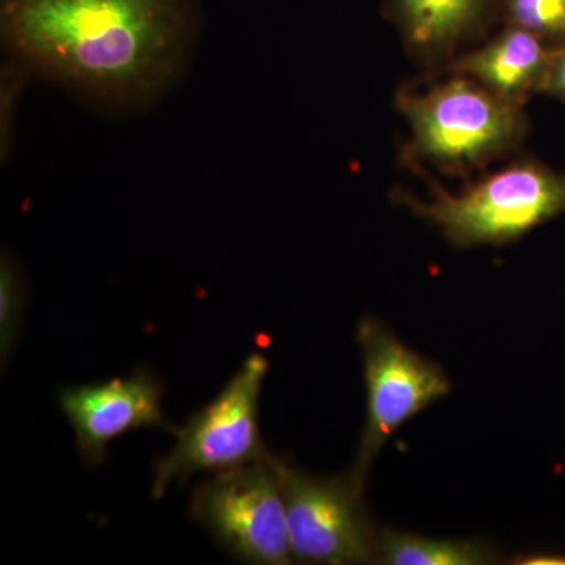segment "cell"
Instances as JSON below:
<instances>
[{"mask_svg":"<svg viewBox=\"0 0 565 565\" xmlns=\"http://www.w3.org/2000/svg\"><path fill=\"white\" fill-rule=\"evenodd\" d=\"M281 457L214 473L193 489L191 516L245 564L294 561L286 519Z\"/></svg>","mask_w":565,"mask_h":565,"instance_id":"5","label":"cell"},{"mask_svg":"<svg viewBox=\"0 0 565 565\" xmlns=\"http://www.w3.org/2000/svg\"><path fill=\"white\" fill-rule=\"evenodd\" d=\"M497 0H386L408 52L426 65H448L460 47L484 32Z\"/></svg>","mask_w":565,"mask_h":565,"instance_id":"9","label":"cell"},{"mask_svg":"<svg viewBox=\"0 0 565 565\" xmlns=\"http://www.w3.org/2000/svg\"><path fill=\"white\" fill-rule=\"evenodd\" d=\"M289 542L294 561L308 564H379L375 530L364 489L351 475L316 476L280 459Z\"/></svg>","mask_w":565,"mask_h":565,"instance_id":"7","label":"cell"},{"mask_svg":"<svg viewBox=\"0 0 565 565\" xmlns=\"http://www.w3.org/2000/svg\"><path fill=\"white\" fill-rule=\"evenodd\" d=\"M553 50L533 33L505 24L482 46L462 52L448 63V71L463 74L505 102L525 107L542 93Z\"/></svg>","mask_w":565,"mask_h":565,"instance_id":"10","label":"cell"},{"mask_svg":"<svg viewBox=\"0 0 565 565\" xmlns=\"http://www.w3.org/2000/svg\"><path fill=\"white\" fill-rule=\"evenodd\" d=\"M519 564L525 565H565L564 555H533L520 557Z\"/></svg>","mask_w":565,"mask_h":565,"instance_id":"16","label":"cell"},{"mask_svg":"<svg viewBox=\"0 0 565 565\" xmlns=\"http://www.w3.org/2000/svg\"><path fill=\"white\" fill-rule=\"evenodd\" d=\"M163 393L161 379L147 367L126 379L58 390V408L73 427L85 467L106 462L111 441L132 430L162 429L177 435L180 427L163 414Z\"/></svg>","mask_w":565,"mask_h":565,"instance_id":"8","label":"cell"},{"mask_svg":"<svg viewBox=\"0 0 565 565\" xmlns=\"http://www.w3.org/2000/svg\"><path fill=\"white\" fill-rule=\"evenodd\" d=\"M366 384V423L349 475L366 486L371 465L388 438L408 419L451 393L440 364L424 359L377 319H362L356 329Z\"/></svg>","mask_w":565,"mask_h":565,"instance_id":"6","label":"cell"},{"mask_svg":"<svg viewBox=\"0 0 565 565\" xmlns=\"http://www.w3.org/2000/svg\"><path fill=\"white\" fill-rule=\"evenodd\" d=\"M542 93L565 104V47L553 51Z\"/></svg>","mask_w":565,"mask_h":565,"instance_id":"15","label":"cell"},{"mask_svg":"<svg viewBox=\"0 0 565 565\" xmlns=\"http://www.w3.org/2000/svg\"><path fill=\"white\" fill-rule=\"evenodd\" d=\"M200 35L199 0H0L6 61L107 118L180 87Z\"/></svg>","mask_w":565,"mask_h":565,"instance_id":"1","label":"cell"},{"mask_svg":"<svg viewBox=\"0 0 565 565\" xmlns=\"http://www.w3.org/2000/svg\"><path fill=\"white\" fill-rule=\"evenodd\" d=\"M267 373L266 356L250 353L217 397L178 429L172 451L152 463L154 500H161L173 481L185 484L196 473H221L274 456L259 427Z\"/></svg>","mask_w":565,"mask_h":565,"instance_id":"4","label":"cell"},{"mask_svg":"<svg viewBox=\"0 0 565 565\" xmlns=\"http://www.w3.org/2000/svg\"><path fill=\"white\" fill-rule=\"evenodd\" d=\"M25 303L28 286L20 263L10 252H3L0 259V359L3 366L20 340Z\"/></svg>","mask_w":565,"mask_h":565,"instance_id":"12","label":"cell"},{"mask_svg":"<svg viewBox=\"0 0 565 565\" xmlns=\"http://www.w3.org/2000/svg\"><path fill=\"white\" fill-rule=\"evenodd\" d=\"M505 24L533 33L550 50L565 47V0H503Z\"/></svg>","mask_w":565,"mask_h":565,"instance_id":"13","label":"cell"},{"mask_svg":"<svg viewBox=\"0 0 565 565\" xmlns=\"http://www.w3.org/2000/svg\"><path fill=\"white\" fill-rule=\"evenodd\" d=\"M426 88H405L396 107L411 129L407 162L470 174L519 150L527 132L523 106L451 73Z\"/></svg>","mask_w":565,"mask_h":565,"instance_id":"2","label":"cell"},{"mask_svg":"<svg viewBox=\"0 0 565 565\" xmlns=\"http://www.w3.org/2000/svg\"><path fill=\"white\" fill-rule=\"evenodd\" d=\"M28 74L18 68L13 63L7 62L2 65V110H0V143H2V158L10 154L11 131H13V118L17 104L20 102L21 92L24 90L25 82H29Z\"/></svg>","mask_w":565,"mask_h":565,"instance_id":"14","label":"cell"},{"mask_svg":"<svg viewBox=\"0 0 565 565\" xmlns=\"http://www.w3.org/2000/svg\"><path fill=\"white\" fill-rule=\"evenodd\" d=\"M393 196L456 247L504 245L565 214V173L519 159L456 193L433 184L424 200L405 191Z\"/></svg>","mask_w":565,"mask_h":565,"instance_id":"3","label":"cell"},{"mask_svg":"<svg viewBox=\"0 0 565 565\" xmlns=\"http://www.w3.org/2000/svg\"><path fill=\"white\" fill-rule=\"evenodd\" d=\"M498 563L484 542L429 539L403 531H381V557L386 565H484Z\"/></svg>","mask_w":565,"mask_h":565,"instance_id":"11","label":"cell"}]
</instances>
